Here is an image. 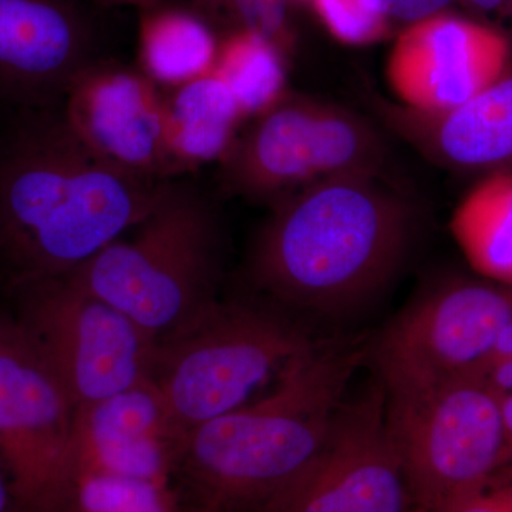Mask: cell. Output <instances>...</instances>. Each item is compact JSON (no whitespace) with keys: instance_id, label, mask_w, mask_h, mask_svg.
I'll return each mask as SVG.
<instances>
[{"instance_id":"1","label":"cell","mask_w":512,"mask_h":512,"mask_svg":"<svg viewBox=\"0 0 512 512\" xmlns=\"http://www.w3.org/2000/svg\"><path fill=\"white\" fill-rule=\"evenodd\" d=\"M416 204L384 178L338 177L271 204L247 275L292 313L342 315L392 284L419 229Z\"/></svg>"},{"instance_id":"2","label":"cell","mask_w":512,"mask_h":512,"mask_svg":"<svg viewBox=\"0 0 512 512\" xmlns=\"http://www.w3.org/2000/svg\"><path fill=\"white\" fill-rule=\"evenodd\" d=\"M35 113L0 150V249L16 279L70 274L136 228L167 184L94 153L60 110Z\"/></svg>"},{"instance_id":"3","label":"cell","mask_w":512,"mask_h":512,"mask_svg":"<svg viewBox=\"0 0 512 512\" xmlns=\"http://www.w3.org/2000/svg\"><path fill=\"white\" fill-rule=\"evenodd\" d=\"M366 346L315 343L268 393L181 437L173 477L204 512H258L319 453Z\"/></svg>"},{"instance_id":"4","label":"cell","mask_w":512,"mask_h":512,"mask_svg":"<svg viewBox=\"0 0 512 512\" xmlns=\"http://www.w3.org/2000/svg\"><path fill=\"white\" fill-rule=\"evenodd\" d=\"M221 275L217 212L191 185L170 181L133 238L111 242L66 274L133 320L157 346L218 302Z\"/></svg>"},{"instance_id":"5","label":"cell","mask_w":512,"mask_h":512,"mask_svg":"<svg viewBox=\"0 0 512 512\" xmlns=\"http://www.w3.org/2000/svg\"><path fill=\"white\" fill-rule=\"evenodd\" d=\"M315 343L295 313L265 296L220 298L157 346L150 380L184 436L255 400Z\"/></svg>"},{"instance_id":"6","label":"cell","mask_w":512,"mask_h":512,"mask_svg":"<svg viewBox=\"0 0 512 512\" xmlns=\"http://www.w3.org/2000/svg\"><path fill=\"white\" fill-rule=\"evenodd\" d=\"M376 124L340 104L286 92L235 138L220 161L222 187L274 204L328 178L387 180L390 148Z\"/></svg>"},{"instance_id":"7","label":"cell","mask_w":512,"mask_h":512,"mask_svg":"<svg viewBox=\"0 0 512 512\" xmlns=\"http://www.w3.org/2000/svg\"><path fill=\"white\" fill-rule=\"evenodd\" d=\"M501 397L483 376L387 394V430L414 508L439 512L490 487L507 460Z\"/></svg>"},{"instance_id":"8","label":"cell","mask_w":512,"mask_h":512,"mask_svg":"<svg viewBox=\"0 0 512 512\" xmlns=\"http://www.w3.org/2000/svg\"><path fill=\"white\" fill-rule=\"evenodd\" d=\"M18 330L74 406L150 379L157 345L119 309L66 275L16 279Z\"/></svg>"},{"instance_id":"9","label":"cell","mask_w":512,"mask_h":512,"mask_svg":"<svg viewBox=\"0 0 512 512\" xmlns=\"http://www.w3.org/2000/svg\"><path fill=\"white\" fill-rule=\"evenodd\" d=\"M512 320V286L463 276L421 288L373 342L366 359L387 394L429 389L458 377L483 376Z\"/></svg>"},{"instance_id":"10","label":"cell","mask_w":512,"mask_h":512,"mask_svg":"<svg viewBox=\"0 0 512 512\" xmlns=\"http://www.w3.org/2000/svg\"><path fill=\"white\" fill-rule=\"evenodd\" d=\"M77 407L12 325L0 326V463L25 512H69Z\"/></svg>"},{"instance_id":"11","label":"cell","mask_w":512,"mask_h":512,"mask_svg":"<svg viewBox=\"0 0 512 512\" xmlns=\"http://www.w3.org/2000/svg\"><path fill=\"white\" fill-rule=\"evenodd\" d=\"M382 382L340 404L316 457L258 512H409L399 453L386 424Z\"/></svg>"},{"instance_id":"12","label":"cell","mask_w":512,"mask_h":512,"mask_svg":"<svg viewBox=\"0 0 512 512\" xmlns=\"http://www.w3.org/2000/svg\"><path fill=\"white\" fill-rule=\"evenodd\" d=\"M94 0H0V101L55 110L74 80L107 59V16Z\"/></svg>"},{"instance_id":"13","label":"cell","mask_w":512,"mask_h":512,"mask_svg":"<svg viewBox=\"0 0 512 512\" xmlns=\"http://www.w3.org/2000/svg\"><path fill=\"white\" fill-rule=\"evenodd\" d=\"M511 40L501 30L447 12L407 26L387 56L394 101L410 109L461 106L511 69Z\"/></svg>"},{"instance_id":"14","label":"cell","mask_w":512,"mask_h":512,"mask_svg":"<svg viewBox=\"0 0 512 512\" xmlns=\"http://www.w3.org/2000/svg\"><path fill=\"white\" fill-rule=\"evenodd\" d=\"M63 120L90 150L130 173L171 177L164 90L138 67L113 59L84 70L64 96Z\"/></svg>"},{"instance_id":"15","label":"cell","mask_w":512,"mask_h":512,"mask_svg":"<svg viewBox=\"0 0 512 512\" xmlns=\"http://www.w3.org/2000/svg\"><path fill=\"white\" fill-rule=\"evenodd\" d=\"M183 434L150 379L77 409V478L107 476L170 487Z\"/></svg>"},{"instance_id":"16","label":"cell","mask_w":512,"mask_h":512,"mask_svg":"<svg viewBox=\"0 0 512 512\" xmlns=\"http://www.w3.org/2000/svg\"><path fill=\"white\" fill-rule=\"evenodd\" d=\"M369 106L390 134L444 170H512V69L454 109L414 110L377 94Z\"/></svg>"},{"instance_id":"17","label":"cell","mask_w":512,"mask_h":512,"mask_svg":"<svg viewBox=\"0 0 512 512\" xmlns=\"http://www.w3.org/2000/svg\"><path fill=\"white\" fill-rule=\"evenodd\" d=\"M234 94L214 70L164 90V138L171 174L221 161L244 121Z\"/></svg>"},{"instance_id":"18","label":"cell","mask_w":512,"mask_h":512,"mask_svg":"<svg viewBox=\"0 0 512 512\" xmlns=\"http://www.w3.org/2000/svg\"><path fill=\"white\" fill-rule=\"evenodd\" d=\"M220 36L197 13L171 0L140 12L138 64L161 89L181 86L214 69Z\"/></svg>"},{"instance_id":"19","label":"cell","mask_w":512,"mask_h":512,"mask_svg":"<svg viewBox=\"0 0 512 512\" xmlns=\"http://www.w3.org/2000/svg\"><path fill=\"white\" fill-rule=\"evenodd\" d=\"M450 229L474 271L512 286V170L478 181L458 202Z\"/></svg>"},{"instance_id":"20","label":"cell","mask_w":512,"mask_h":512,"mask_svg":"<svg viewBox=\"0 0 512 512\" xmlns=\"http://www.w3.org/2000/svg\"><path fill=\"white\" fill-rule=\"evenodd\" d=\"M212 70L234 94L245 120L261 116L288 92L285 53L256 33L220 37Z\"/></svg>"},{"instance_id":"21","label":"cell","mask_w":512,"mask_h":512,"mask_svg":"<svg viewBox=\"0 0 512 512\" xmlns=\"http://www.w3.org/2000/svg\"><path fill=\"white\" fill-rule=\"evenodd\" d=\"M204 19L215 33L227 36L252 32L265 37L282 52H289L292 33L289 28V0H171Z\"/></svg>"},{"instance_id":"22","label":"cell","mask_w":512,"mask_h":512,"mask_svg":"<svg viewBox=\"0 0 512 512\" xmlns=\"http://www.w3.org/2000/svg\"><path fill=\"white\" fill-rule=\"evenodd\" d=\"M69 512H175L170 487L107 476H80Z\"/></svg>"},{"instance_id":"23","label":"cell","mask_w":512,"mask_h":512,"mask_svg":"<svg viewBox=\"0 0 512 512\" xmlns=\"http://www.w3.org/2000/svg\"><path fill=\"white\" fill-rule=\"evenodd\" d=\"M320 22L345 45L366 46L380 42L392 30L376 0H312Z\"/></svg>"},{"instance_id":"24","label":"cell","mask_w":512,"mask_h":512,"mask_svg":"<svg viewBox=\"0 0 512 512\" xmlns=\"http://www.w3.org/2000/svg\"><path fill=\"white\" fill-rule=\"evenodd\" d=\"M380 12L390 23H402L404 28L416 25L441 13L450 12L458 0H376Z\"/></svg>"},{"instance_id":"25","label":"cell","mask_w":512,"mask_h":512,"mask_svg":"<svg viewBox=\"0 0 512 512\" xmlns=\"http://www.w3.org/2000/svg\"><path fill=\"white\" fill-rule=\"evenodd\" d=\"M458 3L484 18L494 16V18L510 22V0H458Z\"/></svg>"},{"instance_id":"26","label":"cell","mask_w":512,"mask_h":512,"mask_svg":"<svg viewBox=\"0 0 512 512\" xmlns=\"http://www.w3.org/2000/svg\"><path fill=\"white\" fill-rule=\"evenodd\" d=\"M0 512H25L2 463H0Z\"/></svg>"},{"instance_id":"27","label":"cell","mask_w":512,"mask_h":512,"mask_svg":"<svg viewBox=\"0 0 512 512\" xmlns=\"http://www.w3.org/2000/svg\"><path fill=\"white\" fill-rule=\"evenodd\" d=\"M512 357V320L505 326L503 333L498 338L497 345L491 353L490 359H488L487 367H485V373L488 372L490 367L497 365V363L503 362V360L511 359Z\"/></svg>"},{"instance_id":"28","label":"cell","mask_w":512,"mask_h":512,"mask_svg":"<svg viewBox=\"0 0 512 512\" xmlns=\"http://www.w3.org/2000/svg\"><path fill=\"white\" fill-rule=\"evenodd\" d=\"M94 2L107 10L133 8L137 9L138 12H143V10L156 8L164 0H94Z\"/></svg>"},{"instance_id":"29","label":"cell","mask_w":512,"mask_h":512,"mask_svg":"<svg viewBox=\"0 0 512 512\" xmlns=\"http://www.w3.org/2000/svg\"><path fill=\"white\" fill-rule=\"evenodd\" d=\"M488 488H493V490L497 491L501 500L504 501L508 512H512V477L507 478V480L500 481V483L490 485Z\"/></svg>"},{"instance_id":"30","label":"cell","mask_w":512,"mask_h":512,"mask_svg":"<svg viewBox=\"0 0 512 512\" xmlns=\"http://www.w3.org/2000/svg\"><path fill=\"white\" fill-rule=\"evenodd\" d=\"M409 512H426V511H423V510H420V508H412V510H410Z\"/></svg>"},{"instance_id":"31","label":"cell","mask_w":512,"mask_h":512,"mask_svg":"<svg viewBox=\"0 0 512 512\" xmlns=\"http://www.w3.org/2000/svg\"><path fill=\"white\" fill-rule=\"evenodd\" d=\"M510 12H511V19H510V23L512 25V0H510Z\"/></svg>"}]
</instances>
